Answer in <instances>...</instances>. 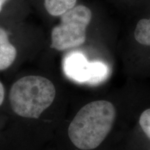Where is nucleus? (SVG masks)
Wrapping results in <instances>:
<instances>
[{
    "label": "nucleus",
    "mask_w": 150,
    "mask_h": 150,
    "mask_svg": "<svg viewBox=\"0 0 150 150\" xmlns=\"http://www.w3.org/2000/svg\"><path fill=\"white\" fill-rule=\"evenodd\" d=\"M17 56V50L8 40V34L0 27V70L12 65Z\"/></svg>",
    "instance_id": "5"
},
{
    "label": "nucleus",
    "mask_w": 150,
    "mask_h": 150,
    "mask_svg": "<svg viewBox=\"0 0 150 150\" xmlns=\"http://www.w3.org/2000/svg\"><path fill=\"white\" fill-rule=\"evenodd\" d=\"M76 0H45V7L51 16H61L75 6Z\"/></svg>",
    "instance_id": "6"
},
{
    "label": "nucleus",
    "mask_w": 150,
    "mask_h": 150,
    "mask_svg": "<svg viewBox=\"0 0 150 150\" xmlns=\"http://www.w3.org/2000/svg\"><path fill=\"white\" fill-rule=\"evenodd\" d=\"M56 89L48 79L40 76H24L15 82L9 99L17 115L37 119L53 103Z\"/></svg>",
    "instance_id": "2"
},
{
    "label": "nucleus",
    "mask_w": 150,
    "mask_h": 150,
    "mask_svg": "<svg viewBox=\"0 0 150 150\" xmlns=\"http://www.w3.org/2000/svg\"><path fill=\"white\" fill-rule=\"evenodd\" d=\"M65 74L79 83L96 84L107 77L108 68L99 61H88L85 56L79 52L67 54L64 59Z\"/></svg>",
    "instance_id": "4"
},
{
    "label": "nucleus",
    "mask_w": 150,
    "mask_h": 150,
    "mask_svg": "<svg viewBox=\"0 0 150 150\" xmlns=\"http://www.w3.org/2000/svg\"><path fill=\"white\" fill-rule=\"evenodd\" d=\"M139 123L145 134L150 139V108L142 112L140 117Z\"/></svg>",
    "instance_id": "8"
},
{
    "label": "nucleus",
    "mask_w": 150,
    "mask_h": 150,
    "mask_svg": "<svg viewBox=\"0 0 150 150\" xmlns=\"http://www.w3.org/2000/svg\"><path fill=\"white\" fill-rule=\"evenodd\" d=\"M91 19V11L83 5L74 6L63 13L61 23L52 29V47L64 51L83 45Z\"/></svg>",
    "instance_id": "3"
},
{
    "label": "nucleus",
    "mask_w": 150,
    "mask_h": 150,
    "mask_svg": "<svg viewBox=\"0 0 150 150\" xmlns=\"http://www.w3.org/2000/svg\"><path fill=\"white\" fill-rule=\"evenodd\" d=\"M6 1L7 0H0V12H1V9H2V6H3L4 4Z\"/></svg>",
    "instance_id": "10"
},
{
    "label": "nucleus",
    "mask_w": 150,
    "mask_h": 150,
    "mask_svg": "<svg viewBox=\"0 0 150 150\" xmlns=\"http://www.w3.org/2000/svg\"><path fill=\"white\" fill-rule=\"evenodd\" d=\"M4 88L3 84L0 81V106L2 104L4 99Z\"/></svg>",
    "instance_id": "9"
},
{
    "label": "nucleus",
    "mask_w": 150,
    "mask_h": 150,
    "mask_svg": "<svg viewBox=\"0 0 150 150\" xmlns=\"http://www.w3.org/2000/svg\"><path fill=\"white\" fill-rule=\"evenodd\" d=\"M137 42L146 46H150V18L142 19L138 21L134 31Z\"/></svg>",
    "instance_id": "7"
},
{
    "label": "nucleus",
    "mask_w": 150,
    "mask_h": 150,
    "mask_svg": "<svg viewBox=\"0 0 150 150\" xmlns=\"http://www.w3.org/2000/svg\"><path fill=\"white\" fill-rule=\"evenodd\" d=\"M115 115V107L108 101L97 100L86 104L69 126L71 142L82 150L97 148L111 130Z\"/></svg>",
    "instance_id": "1"
}]
</instances>
